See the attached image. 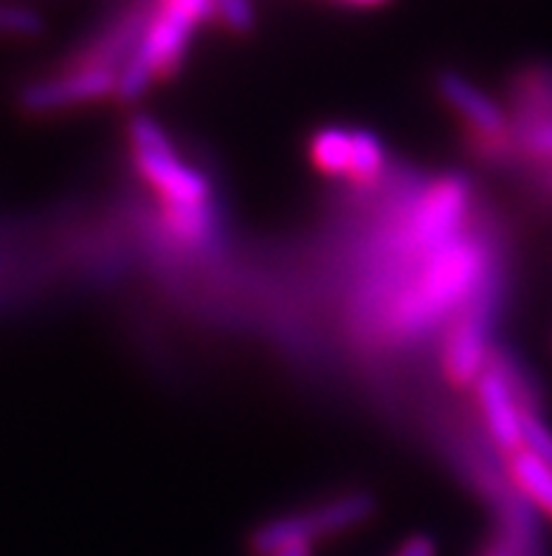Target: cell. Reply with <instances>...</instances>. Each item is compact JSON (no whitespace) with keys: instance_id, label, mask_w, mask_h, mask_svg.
I'll return each instance as SVG.
<instances>
[{"instance_id":"cell-1","label":"cell","mask_w":552,"mask_h":556,"mask_svg":"<svg viewBox=\"0 0 552 556\" xmlns=\"http://www.w3.org/2000/svg\"><path fill=\"white\" fill-rule=\"evenodd\" d=\"M485 252L474 240L454 238L426 254L409 286L389 305V325L403 337L428 331L434 323L465 308L483 291Z\"/></svg>"},{"instance_id":"cell-2","label":"cell","mask_w":552,"mask_h":556,"mask_svg":"<svg viewBox=\"0 0 552 556\" xmlns=\"http://www.w3.org/2000/svg\"><path fill=\"white\" fill-rule=\"evenodd\" d=\"M127 141H130V159H133L136 173L162 195L164 210L209 206L211 187L206 176L183 162L167 130L153 116L136 113L127 127Z\"/></svg>"},{"instance_id":"cell-3","label":"cell","mask_w":552,"mask_h":556,"mask_svg":"<svg viewBox=\"0 0 552 556\" xmlns=\"http://www.w3.org/2000/svg\"><path fill=\"white\" fill-rule=\"evenodd\" d=\"M375 515V497L367 492H350L330 497L322 506L296 515H282L257 526L252 534V551L259 556H273L280 551L310 548L319 540L344 534L364 526Z\"/></svg>"},{"instance_id":"cell-4","label":"cell","mask_w":552,"mask_h":556,"mask_svg":"<svg viewBox=\"0 0 552 556\" xmlns=\"http://www.w3.org/2000/svg\"><path fill=\"white\" fill-rule=\"evenodd\" d=\"M197 21L172 3H158L147 31L119 71V102H139L158 79L172 77L181 68Z\"/></svg>"},{"instance_id":"cell-5","label":"cell","mask_w":552,"mask_h":556,"mask_svg":"<svg viewBox=\"0 0 552 556\" xmlns=\"http://www.w3.org/2000/svg\"><path fill=\"white\" fill-rule=\"evenodd\" d=\"M116 88H119L116 71L65 65L60 74L23 85L17 93V105L28 116H51V113L74 111V108L116 97Z\"/></svg>"},{"instance_id":"cell-6","label":"cell","mask_w":552,"mask_h":556,"mask_svg":"<svg viewBox=\"0 0 552 556\" xmlns=\"http://www.w3.org/2000/svg\"><path fill=\"white\" fill-rule=\"evenodd\" d=\"M310 162L330 178L370 184L384 173L386 150L384 141L361 127H322L310 139Z\"/></svg>"},{"instance_id":"cell-7","label":"cell","mask_w":552,"mask_h":556,"mask_svg":"<svg viewBox=\"0 0 552 556\" xmlns=\"http://www.w3.org/2000/svg\"><path fill=\"white\" fill-rule=\"evenodd\" d=\"M465 206H468V184L462 178H442L414 206V215L409 218L403 238H400V249L432 254L454 238H460Z\"/></svg>"},{"instance_id":"cell-8","label":"cell","mask_w":552,"mask_h":556,"mask_svg":"<svg viewBox=\"0 0 552 556\" xmlns=\"http://www.w3.org/2000/svg\"><path fill=\"white\" fill-rule=\"evenodd\" d=\"M490 325H493V296L476 294L471 305H465L460 323L448 331L446 351H442V370L451 384L474 388L479 376L488 370L490 353Z\"/></svg>"},{"instance_id":"cell-9","label":"cell","mask_w":552,"mask_h":556,"mask_svg":"<svg viewBox=\"0 0 552 556\" xmlns=\"http://www.w3.org/2000/svg\"><path fill=\"white\" fill-rule=\"evenodd\" d=\"M437 91H440L442 102L465 122L471 130V141H474L479 153L493 150H504L502 144L511 141V119L504 108L497 99L485 93L483 88H476L468 77H462L460 71H440L437 74Z\"/></svg>"},{"instance_id":"cell-10","label":"cell","mask_w":552,"mask_h":556,"mask_svg":"<svg viewBox=\"0 0 552 556\" xmlns=\"http://www.w3.org/2000/svg\"><path fill=\"white\" fill-rule=\"evenodd\" d=\"M474 390L490 441L508 455L522 450V427H525L527 409L516 395V390L511 388V381L504 379L502 370L488 365V370L479 376Z\"/></svg>"},{"instance_id":"cell-11","label":"cell","mask_w":552,"mask_h":556,"mask_svg":"<svg viewBox=\"0 0 552 556\" xmlns=\"http://www.w3.org/2000/svg\"><path fill=\"white\" fill-rule=\"evenodd\" d=\"M508 475L516 494L530 508L552 520V466L541 464L525 450L508 455Z\"/></svg>"},{"instance_id":"cell-12","label":"cell","mask_w":552,"mask_h":556,"mask_svg":"<svg viewBox=\"0 0 552 556\" xmlns=\"http://www.w3.org/2000/svg\"><path fill=\"white\" fill-rule=\"evenodd\" d=\"M42 31H46V21L37 9L0 0V37L3 40H35Z\"/></svg>"},{"instance_id":"cell-13","label":"cell","mask_w":552,"mask_h":556,"mask_svg":"<svg viewBox=\"0 0 552 556\" xmlns=\"http://www.w3.org/2000/svg\"><path fill=\"white\" fill-rule=\"evenodd\" d=\"M522 450L541 464L552 466V430L539 413H527L522 427Z\"/></svg>"},{"instance_id":"cell-14","label":"cell","mask_w":552,"mask_h":556,"mask_svg":"<svg viewBox=\"0 0 552 556\" xmlns=\"http://www.w3.org/2000/svg\"><path fill=\"white\" fill-rule=\"evenodd\" d=\"M211 9H215L217 21L238 35H248L257 21L252 0H211Z\"/></svg>"},{"instance_id":"cell-15","label":"cell","mask_w":552,"mask_h":556,"mask_svg":"<svg viewBox=\"0 0 552 556\" xmlns=\"http://www.w3.org/2000/svg\"><path fill=\"white\" fill-rule=\"evenodd\" d=\"M522 148L532 155H552V122H541V125H532L527 130H522L518 136Z\"/></svg>"},{"instance_id":"cell-16","label":"cell","mask_w":552,"mask_h":556,"mask_svg":"<svg viewBox=\"0 0 552 556\" xmlns=\"http://www.w3.org/2000/svg\"><path fill=\"white\" fill-rule=\"evenodd\" d=\"M391 556H437V545H434L432 536L418 534L409 536L406 543H400V548Z\"/></svg>"},{"instance_id":"cell-17","label":"cell","mask_w":552,"mask_h":556,"mask_svg":"<svg viewBox=\"0 0 552 556\" xmlns=\"http://www.w3.org/2000/svg\"><path fill=\"white\" fill-rule=\"evenodd\" d=\"M164 3H172V7L183 9L187 14H192L197 23L215 17V9H211V0H164Z\"/></svg>"},{"instance_id":"cell-18","label":"cell","mask_w":552,"mask_h":556,"mask_svg":"<svg viewBox=\"0 0 552 556\" xmlns=\"http://www.w3.org/2000/svg\"><path fill=\"white\" fill-rule=\"evenodd\" d=\"M479 556H522V554H518V551L513 548L502 534H497L483 551H479Z\"/></svg>"},{"instance_id":"cell-19","label":"cell","mask_w":552,"mask_h":556,"mask_svg":"<svg viewBox=\"0 0 552 556\" xmlns=\"http://www.w3.org/2000/svg\"><path fill=\"white\" fill-rule=\"evenodd\" d=\"M342 7H356V9H377V7H386L389 0H336Z\"/></svg>"},{"instance_id":"cell-20","label":"cell","mask_w":552,"mask_h":556,"mask_svg":"<svg viewBox=\"0 0 552 556\" xmlns=\"http://www.w3.org/2000/svg\"><path fill=\"white\" fill-rule=\"evenodd\" d=\"M273 556H313V551L310 548H291V551H280V554Z\"/></svg>"}]
</instances>
